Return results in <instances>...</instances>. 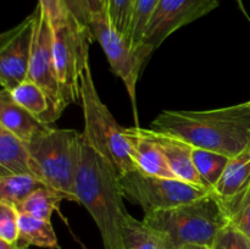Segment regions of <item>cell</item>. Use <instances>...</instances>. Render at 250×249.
<instances>
[{
	"instance_id": "cell-13",
	"label": "cell",
	"mask_w": 250,
	"mask_h": 249,
	"mask_svg": "<svg viewBox=\"0 0 250 249\" xmlns=\"http://www.w3.org/2000/svg\"><path fill=\"white\" fill-rule=\"evenodd\" d=\"M146 131H148L149 136L160 146L168 166L176 177L192 183V185L204 187L197 172V168L193 164L192 154L194 146L177 137L171 136V134L161 133V132L153 131L150 128H148Z\"/></svg>"
},
{
	"instance_id": "cell-3",
	"label": "cell",
	"mask_w": 250,
	"mask_h": 249,
	"mask_svg": "<svg viewBox=\"0 0 250 249\" xmlns=\"http://www.w3.org/2000/svg\"><path fill=\"white\" fill-rule=\"evenodd\" d=\"M143 221L160 237L165 249L188 244L212 247L219 232L229 224L215 192L178 207L144 214Z\"/></svg>"
},
{
	"instance_id": "cell-17",
	"label": "cell",
	"mask_w": 250,
	"mask_h": 249,
	"mask_svg": "<svg viewBox=\"0 0 250 249\" xmlns=\"http://www.w3.org/2000/svg\"><path fill=\"white\" fill-rule=\"evenodd\" d=\"M250 186V144L246 149L229 159L214 192L221 199L238 194Z\"/></svg>"
},
{
	"instance_id": "cell-19",
	"label": "cell",
	"mask_w": 250,
	"mask_h": 249,
	"mask_svg": "<svg viewBox=\"0 0 250 249\" xmlns=\"http://www.w3.org/2000/svg\"><path fill=\"white\" fill-rule=\"evenodd\" d=\"M44 186L39 178L28 173L0 176V202L14 205L17 209L32 193Z\"/></svg>"
},
{
	"instance_id": "cell-29",
	"label": "cell",
	"mask_w": 250,
	"mask_h": 249,
	"mask_svg": "<svg viewBox=\"0 0 250 249\" xmlns=\"http://www.w3.org/2000/svg\"><path fill=\"white\" fill-rule=\"evenodd\" d=\"M38 5L42 7L45 16L48 17L51 27L60 24L70 15L63 4V0H38Z\"/></svg>"
},
{
	"instance_id": "cell-24",
	"label": "cell",
	"mask_w": 250,
	"mask_h": 249,
	"mask_svg": "<svg viewBox=\"0 0 250 249\" xmlns=\"http://www.w3.org/2000/svg\"><path fill=\"white\" fill-rule=\"evenodd\" d=\"M229 224L250 237V186L238 194L231 198L221 199Z\"/></svg>"
},
{
	"instance_id": "cell-11",
	"label": "cell",
	"mask_w": 250,
	"mask_h": 249,
	"mask_svg": "<svg viewBox=\"0 0 250 249\" xmlns=\"http://www.w3.org/2000/svg\"><path fill=\"white\" fill-rule=\"evenodd\" d=\"M37 6L39 9V15L37 20L36 34H34L33 49H32L27 80H31L46 93L56 112L61 116L68 103L56 75L53 50V27L42 7L39 5Z\"/></svg>"
},
{
	"instance_id": "cell-2",
	"label": "cell",
	"mask_w": 250,
	"mask_h": 249,
	"mask_svg": "<svg viewBox=\"0 0 250 249\" xmlns=\"http://www.w3.org/2000/svg\"><path fill=\"white\" fill-rule=\"evenodd\" d=\"M76 195L99 228L104 249H122V229L128 212L119 176L109 161L83 138Z\"/></svg>"
},
{
	"instance_id": "cell-32",
	"label": "cell",
	"mask_w": 250,
	"mask_h": 249,
	"mask_svg": "<svg viewBox=\"0 0 250 249\" xmlns=\"http://www.w3.org/2000/svg\"><path fill=\"white\" fill-rule=\"evenodd\" d=\"M237 1V4L239 5V7H241L242 9V11H244L246 12V10H244V5H243V0H236Z\"/></svg>"
},
{
	"instance_id": "cell-26",
	"label": "cell",
	"mask_w": 250,
	"mask_h": 249,
	"mask_svg": "<svg viewBox=\"0 0 250 249\" xmlns=\"http://www.w3.org/2000/svg\"><path fill=\"white\" fill-rule=\"evenodd\" d=\"M19 210L11 204L0 202V239L14 243L20 239Z\"/></svg>"
},
{
	"instance_id": "cell-15",
	"label": "cell",
	"mask_w": 250,
	"mask_h": 249,
	"mask_svg": "<svg viewBox=\"0 0 250 249\" xmlns=\"http://www.w3.org/2000/svg\"><path fill=\"white\" fill-rule=\"evenodd\" d=\"M14 173L36 176L33 160L27 143L0 127V176Z\"/></svg>"
},
{
	"instance_id": "cell-27",
	"label": "cell",
	"mask_w": 250,
	"mask_h": 249,
	"mask_svg": "<svg viewBox=\"0 0 250 249\" xmlns=\"http://www.w3.org/2000/svg\"><path fill=\"white\" fill-rule=\"evenodd\" d=\"M63 4L72 16L87 26L93 16L105 12V0H63Z\"/></svg>"
},
{
	"instance_id": "cell-21",
	"label": "cell",
	"mask_w": 250,
	"mask_h": 249,
	"mask_svg": "<svg viewBox=\"0 0 250 249\" xmlns=\"http://www.w3.org/2000/svg\"><path fill=\"white\" fill-rule=\"evenodd\" d=\"M66 199L65 195L59 190L44 186L39 188L36 192L32 193L19 208V212L27 214L29 216L37 217V219L48 220L50 221L51 215L59 209L60 203Z\"/></svg>"
},
{
	"instance_id": "cell-22",
	"label": "cell",
	"mask_w": 250,
	"mask_h": 249,
	"mask_svg": "<svg viewBox=\"0 0 250 249\" xmlns=\"http://www.w3.org/2000/svg\"><path fill=\"white\" fill-rule=\"evenodd\" d=\"M122 249H165L160 237L143 221L128 215L122 229Z\"/></svg>"
},
{
	"instance_id": "cell-6",
	"label": "cell",
	"mask_w": 250,
	"mask_h": 249,
	"mask_svg": "<svg viewBox=\"0 0 250 249\" xmlns=\"http://www.w3.org/2000/svg\"><path fill=\"white\" fill-rule=\"evenodd\" d=\"M94 41L89 26L68 15L53 27V50L56 75L68 105L80 99V82L89 65V46Z\"/></svg>"
},
{
	"instance_id": "cell-10",
	"label": "cell",
	"mask_w": 250,
	"mask_h": 249,
	"mask_svg": "<svg viewBox=\"0 0 250 249\" xmlns=\"http://www.w3.org/2000/svg\"><path fill=\"white\" fill-rule=\"evenodd\" d=\"M39 9L17 26L0 36V83L1 88L14 89L28 78L34 34Z\"/></svg>"
},
{
	"instance_id": "cell-8",
	"label": "cell",
	"mask_w": 250,
	"mask_h": 249,
	"mask_svg": "<svg viewBox=\"0 0 250 249\" xmlns=\"http://www.w3.org/2000/svg\"><path fill=\"white\" fill-rule=\"evenodd\" d=\"M217 6L219 0H160L137 55L146 63L173 32L204 17Z\"/></svg>"
},
{
	"instance_id": "cell-30",
	"label": "cell",
	"mask_w": 250,
	"mask_h": 249,
	"mask_svg": "<svg viewBox=\"0 0 250 249\" xmlns=\"http://www.w3.org/2000/svg\"><path fill=\"white\" fill-rule=\"evenodd\" d=\"M28 244L22 242L21 239H19L17 242H14V243H9V242H5L0 239V249H28Z\"/></svg>"
},
{
	"instance_id": "cell-7",
	"label": "cell",
	"mask_w": 250,
	"mask_h": 249,
	"mask_svg": "<svg viewBox=\"0 0 250 249\" xmlns=\"http://www.w3.org/2000/svg\"><path fill=\"white\" fill-rule=\"evenodd\" d=\"M119 185L125 199L139 205L144 214L178 207L211 193L180 178L146 175L138 168L119 176Z\"/></svg>"
},
{
	"instance_id": "cell-18",
	"label": "cell",
	"mask_w": 250,
	"mask_h": 249,
	"mask_svg": "<svg viewBox=\"0 0 250 249\" xmlns=\"http://www.w3.org/2000/svg\"><path fill=\"white\" fill-rule=\"evenodd\" d=\"M19 228L20 239L28 246L49 249L60 248L53 225L48 220L37 219L20 212Z\"/></svg>"
},
{
	"instance_id": "cell-1",
	"label": "cell",
	"mask_w": 250,
	"mask_h": 249,
	"mask_svg": "<svg viewBox=\"0 0 250 249\" xmlns=\"http://www.w3.org/2000/svg\"><path fill=\"white\" fill-rule=\"evenodd\" d=\"M150 129L233 158L250 144V110L248 103L203 111L166 110Z\"/></svg>"
},
{
	"instance_id": "cell-31",
	"label": "cell",
	"mask_w": 250,
	"mask_h": 249,
	"mask_svg": "<svg viewBox=\"0 0 250 249\" xmlns=\"http://www.w3.org/2000/svg\"><path fill=\"white\" fill-rule=\"evenodd\" d=\"M178 249H214V248L209 246H203V244H188V246H183Z\"/></svg>"
},
{
	"instance_id": "cell-33",
	"label": "cell",
	"mask_w": 250,
	"mask_h": 249,
	"mask_svg": "<svg viewBox=\"0 0 250 249\" xmlns=\"http://www.w3.org/2000/svg\"><path fill=\"white\" fill-rule=\"evenodd\" d=\"M248 106H249V110H250V102H248Z\"/></svg>"
},
{
	"instance_id": "cell-16",
	"label": "cell",
	"mask_w": 250,
	"mask_h": 249,
	"mask_svg": "<svg viewBox=\"0 0 250 249\" xmlns=\"http://www.w3.org/2000/svg\"><path fill=\"white\" fill-rule=\"evenodd\" d=\"M10 93L17 104L44 124H53L60 117L46 93L31 80L20 83Z\"/></svg>"
},
{
	"instance_id": "cell-9",
	"label": "cell",
	"mask_w": 250,
	"mask_h": 249,
	"mask_svg": "<svg viewBox=\"0 0 250 249\" xmlns=\"http://www.w3.org/2000/svg\"><path fill=\"white\" fill-rule=\"evenodd\" d=\"M89 28L94 39H97L102 45L103 50L109 60L111 71L117 77L124 81L129 98H131L134 119L136 121H138L136 89L139 75L144 67V62L139 59L136 51L132 50L126 39L112 28L107 20L106 12L93 16L89 22Z\"/></svg>"
},
{
	"instance_id": "cell-20",
	"label": "cell",
	"mask_w": 250,
	"mask_h": 249,
	"mask_svg": "<svg viewBox=\"0 0 250 249\" xmlns=\"http://www.w3.org/2000/svg\"><path fill=\"white\" fill-rule=\"evenodd\" d=\"M192 155L193 164L197 168L203 186L207 189L214 192L215 187L224 175V171L226 170L231 158L224 155V154L216 153V151L200 148L193 149Z\"/></svg>"
},
{
	"instance_id": "cell-14",
	"label": "cell",
	"mask_w": 250,
	"mask_h": 249,
	"mask_svg": "<svg viewBox=\"0 0 250 249\" xmlns=\"http://www.w3.org/2000/svg\"><path fill=\"white\" fill-rule=\"evenodd\" d=\"M49 126L39 121L31 112L17 104L10 90L1 88L0 90V127L7 129L12 134L28 143L36 134L44 131Z\"/></svg>"
},
{
	"instance_id": "cell-25",
	"label": "cell",
	"mask_w": 250,
	"mask_h": 249,
	"mask_svg": "<svg viewBox=\"0 0 250 249\" xmlns=\"http://www.w3.org/2000/svg\"><path fill=\"white\" fill-rule=\"evenodd\" d=\"M132 6L133 0H105V12L110 24L126 42L128 38Z\"/></svg>"
},
{
	"instance_id": "cell-5",
	"label": "cell",
	"mask_w": 250,
	"mask_h": 249,
	"mask_svg": "<svg viewBox=\"0 0 250 249\" xmlns=\"http://www.w3.org/2000/svg\"><path fill=\"white\" fill-rule=\"evenodd\" d=\"M80 99L84 117V131L82 132L84 141L109 161L117 176L136 170L126 128L117 124L100 99L89 65L81 77Z\"/></svg>"
},
{
	"instance_id": "cell-12",
	"label": "cell",
	"mask_w": 250,
	"mask_h": 249,
	"mask_svg": "<svg viewBox=\"0 0 250 249\" xmlns=\"http://www.w3.org/2000/svg\"><path fill=\"white\" fill-rule=\"evenodd\" d=\"M132 144V158L136 167L142 172L166 178H177L168 166L160 146L149 136L148 131L141 127L126 128Z\"/></svg>"
},
{
	"instance_id": "cell-4",
	"label": "cell",
	"mask_w": 250,
	"mask_h": 249,
	"mask_svg": "<svg viewBox=\"0 0 250 249\" xmlns=\"http://www.w3.org/2000/svg\"><path fill=\"white\" fill-rule=\"evenodd\" d=\"M83 134L75 129L49 126L27 143L34 175L45 186L77 202L76 177L82 154Z\"/></svg>"
},
{
	"instance_id": "cell-23",
	"label": "cell",
	"mask_w": 250,
	"mask_h": 249,
	"mask_svg": "<svg viewBox=\"0 0 250 249\" xmlns=\"http://www.w3.org/2000/svg\"><path fill=\"white\" fill-rule=\"evenodd\" d=\"M160 0H133L131 22L127 42L132 50L137 51L142 45L146 28L153 19Z\"/></svg>"
},
{
	"instance_id": "cell-28",
	"label": "cell",
	"mask_w": 250,
	"mask_h": 249,
	"mask_svg": "<svg viewBox=\"0 0 250 249\" xmlns=\"http://www.w3.org/2000/svg\"><path fill=\"white\" fill-rule=\"evenodd\" d=\"M214 249H250V237L231 224H227L217 234Z\"/></svg>"
}]
</instances>
